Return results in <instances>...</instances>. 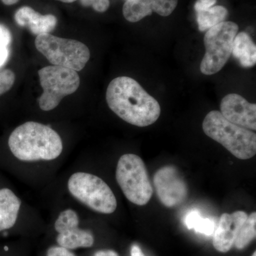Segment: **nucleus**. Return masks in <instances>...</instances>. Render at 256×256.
Wrapping results in <instances>:
<instances>
[{
	"label": "nucleus",
	"mask_w": 256,
	"mask_h": 256,
	"mask_svg": "<svg viewBox=\"0 0 256 256\" xmlns=\"http://www.w3.org/2000/svg\"><path fill=\"white\" fill-rule=\"evenodd\" d=\"M220 114L229 122L256 130V105L238 94H228L220 102Z\"/></svg>",
	"instance_id": "obj_11"
},
{
	"label": "nucleus",
	"mask_w": 256,
	"mask_h": 256,
	"mask_svg": "<svg viewBox=\"0 0 256 256\" xmlns=\"http://www.w3.org/2000/svg\"><path fill=\"white\" fill-rule=\"evenodd\" d=\"M57 1L62 2L64 3H72L77 1V0H57Z\"/></svg>",
	"instance_id": "obj_30"
},
{
	"label": "nucleus",
	"mask_w": 256,
	"mask_h": 256,
	"mask_svg": "<svg viewBox=\"0 0 256 256\" xmlns=\"http://www.w3.org/2000/svg\"><path fill=\"white\" fill-rule=\"evenodd\" d=\"M21 204L20 198L11 190L0 188V232L14 226Z\"/></svg>",
	"instance_id": "obj_14"
},
{
	"label": "nucleus",
	"mask_w": 256,
	"mask_h": 256,
	"mask_svg": "<svg viewBox=\"0 0 256 256\" xmlns=\"http://www.w3.org/2000/svg\"><path fill=\"white\" fill-rule=\"evenodd\" d=\"M217 0H197L194 5V9L196 12L205 11L214 6Z\"/></svg>",
	"instance_id": "obj_25"
},
{
	"label": "nucleus",
	"mask_w": 256,
	"mask_h": 256,
	"mask_svg": "<svg viewBox=\"0 0 256 256\" xmlns=\"http://www.w3.org/2000/svg\"><path fill=\"white\" fill-rule=\"evenodd\" d=\"M84 6H92L98 12H105L110 6L109 0H80Z\"/></svg>",
	"instance_id": "obj_22"
},
{
	"label": "nucleus",
	"mask_w": 256,
	"mask_h": 256,
	"mask_svg": "<svg viewBox=\"0 0 256 256\" xmlns=\"http://www.w3.org/2000/svg\"><path fill=\"white\" fill-rule=\"evenodd\" d=\"M2 2L6 5H13L18 2V0H2Z\"/></svg>",
	"instance_id": "obj_29"
},
{
	"label": "nucleus",
	"mask_w": 256,
	"mask_h": 256,
	"mask_svg": "<svg viewBox=\"0 0 256 256\" xmlns=\"http://www.w3.org/2000/svg\"><path fill=\"white\" fill-rule=\"evenodd\" d=\"M124 18L130 22H138L152 14L146 0H127L122 8Z\"/></svg>",
	"instance_id": "obj_17"
},
{
	"label": "nucleus",
	"mask_w": 256,
	"mask_h": 256,
	"mask_svg": "<svg viewBox=\"0 0 256 256\" xmlns=\"http://www.w3.org/2000/svg\"><path fill=\"white\" fill-rule=\"evenodd\" d=\"M131 256H144L140 248L137 245H133L131 248Z\"/></svg>",
	"instance_id": "obj_28"
},
{
	"label": "nucleus",
	"mask_w": 256,
	"mask_h": 256,
	"mask_svg": "<svg viewBox=\"0 0 256 256\" xmlns=\"http://www.w3.org/2000/svg\"><path fill=\"white\" fill-rule=\"evenodd\" d=\"M154 185L160 202L166 207L178 206L188 196V186L174 166L158 170L154 176Z\"/></svg>",
	"instance_id": "obj_10"
},
{
	"label": "nucleus",
	"mask_w": 256,
	"mask_h": 256,
	"mask_svg": "<svg viewBox=\"0 0 256 256\" xmlns=\"http://www.w3.org/2000/svg\"><path fill=\"white\" fill-rule=\"evenodd\" d=\"M94 256H119V255L114 250H100L96 252Z\"/></svg>",
	"instance_id": "obj_27"
},
{
	"label": "nucleus",
	"mask_w": 256,
	"mask_h": 256,
	"mask_svg": "<svg viewBox=\"0 0 256 256\" xmlns=\"http://www.w3.org/2000/svg\"><path fill=\"white\" fill-rule=\"evenodd\" d=\"M12 41L10 30L4 25L0 24V46H8Z\"/></svg>",
	"instance_id": "obj_24"
},
{
	"label": "nucleus",
	"mask_w": 256,
	"mask_h": 256,
	"mask_svg": "<svg viewBox=\"0 0 256 256\" xmlns=\"http://www.w3.org/2000/svg\"><path fill=\"white\" fill-rule=\"evenodd\" d=\"M15 21L20 26L28 28L33 34L38 36L50 34L57 24V18L52 14L42 15L30 6H22L14 15Z\"/></svg>",
	"instance_id": "obj_13"
},
{
	"label": "nucleus",
	"mask_w": 256,
	"mask_h": 256,
	"mask_svg": "<svg viewBox=\"0 0 256 256\" xmlns=\"http://www.w3.org/2000/svg\"><path fill=\"white\" fill-rule=\"evenodd\" d=\"M106 101L112 112L128 124L146 127L154 124L161 114L158 101L134 79L120 76L110 82Z\"/></svg>",
	"instance_id": "obj_1"
},
{
	"label": "nucleus",
	"mask_w": 256,
	"mask_h": 256,
	"mask_svg": "<svg viewBox=\"0 0 256 256\" xmlns=\"http://www.w3.org/2000/svg\"><path fill=\"white\" fill-rule=\"evenodd\" d=\"M126 1H127V0H126Z\"/></svg>",
	"instance_id": "obj_32"
},
{
	"label": "nucleus",
	"mask_w": 256,
	"mask_h": 256,
	"mask_svg": "<svg viewBox=\"0 0 256 256\" xmlns=\"http://www.w3.org/2000/svg\"><path fill=\"white\" fill-rule=\"evenodd\" d=\"M152 12L162 16H170L178 4V0H146Z\"/></svg>",
	"instance_id": "obj_20"
},
{
	"label": "nucleus",
	"mask_w": 256,
	"mask_h": 256,
	"mask_svg": "<svg viewBox=\"0 0 256 256\" xmlns=\"http://www.w3.org/2000/svg\"><path fill=\"white\" fill-rule=\"evenodd\" d=\"M13 156L24 162L56 159L63 151V142L54 130L40 122H26L15 128L8 140Z\"/></svg>",
	"instance_id": "obj_2"
},
{
	"label": "nucleus",
	"mask_w": 256,
	"mask_h": 256,
	"mask_svg": "<svg viewBox=\"0 0 256 256\" xmlns=\"http://www.w3.org/2000/svg\"><path fill=\"white\" fill-rule=\"evenodd\" d=\"M36 50L53 66L80 72L90 60V50L77 40L44 34L35 40Z\"/></svg>",
	"instance_id": "obj_4"
},
{
	"label": "nucleus",
	"mask_w": 256,
	"mask_h": 256,
	"mask_svg": "<svg viewBox=\"0 0 256 256\" xmlns=\"http://www.w3.org/2000/svg\"><path fill=\"white\" fill-rule=\"evenodd\" d=\"M256 213L252 212L248 216L246 220L239 229L234 245L239 249L245 248L256 238Z\"/></svg>",
	"instance_id": "obj_19"
},
{
	"label": "nucleus",
	"mask_w": 256,
	"mask_h": 256,
	"mask_svg": "<svg viewBox=\"0 0 256 256\" xmlns=\"http://www.w3.org/2000/svg\"><path fill=\"white\" fill-rule=\"evenodd\" d=\"M44 92L38 99V105L44 111L56 108L66 96L70 95L80 86V76L73 69L50 66L38 72Z\"/></svg>",
	"instance_id": "obj_8"
},
{
	"label": "nucleus",
	"mask_w": 256,
	"mask_h": 256,
	"mask_svg": "<svg viewBox=\"0 0 256 256\" xmlns=\"http://www.w3.org/2000/svg\"><path fill=\"white\" fill-rule=\"evenodd\" d=\"M8 46H0V67L2 66L9 58Z\"/></svg>",
	"instance_id": "obj_26"
},
{
	"label": "nucleus",
	"mask_w": 256,
	"mask_h": 256,
	"mask_svg": "<svg viewBox=\"0 0 256 256\" xmlns=\"http://www.w3.org/2000/svg\"><path fill=\"white\" fill-rule=\"evenodd\" d=\"M247 214L242 210L232 214H224L220 216L218 227L214 232L213 245L216 250L226 252L230 250L242 224L246 220Z\"/></svg>",
	"instance_id": "obj_12"
},
{
	"label": "nucleus",
	"mask_w": 256,
	"mask_h": 256,
	"mask_svg": "<svg viewBox=\"0 0 256 256\" xmlns=\"http://www.w3.org/2000/svg\"><path fill=\"white\" fill-rule=\"evenodd\" d=\"M116 180L130 202L144 206L150 200L153 190L146 164L139 156L124 154L118 162Z\"/></svg>",
	"instance_id": "obj_5"
},
{
	"label": "nucleus",
	"mask_w": 256,
	"mask_h": 256,
	"mask_svg": "<svg viewBox=\"0 0 256 256\" xmlns=\"http://www.w3.org/2000/svg\"><path fill=\"white\" fill-rule=\"evenodd\" d=\"M184 224L188 229H194L197 233L210 236L215 230V224L210 218H203L198 210H192L186 215Z\"/></svg>",
	"instance_id": "obj_18"
},
{
	"label": "nucleus",
	"mask_w": 256,
	"mask_h": 256,
	"mask_svg": "<svg viewBox=\"0 0 256 256\" xmlns=\"http://www.w3.org/2000/svg\"><path fill=\"white\" fill-rule=\"evenodd\" d=\"M202 128L208 137L220 143L238 159L248 160L256 156V133L229 122L220 111L208 112Z\"/></svg>",
	"instance_id": "obj_3"
},
{
	"label": "nucleus",
	"mask_w": 256,
	"mask_h": 256,
	"mask_svg": "<svg viewBox=\"0 0 256 256\" xmlns=\"http://www.w3.org/2000/svg\"><path fill=\"white\" fill-rule=\"evenodd\" d=\"M46 256H76L73 252L65 248L57 246L50 248L47 250Z\"/></svg>",
	"instance_id": "obj_23"
},
{
	"label": "nucleus",
	"mask_w": 256,
	"mask_h": 256,
	"mask_svg": "<svg viewBox=\"0 0 256 256\" xmlns=\"http://www.w3.org/2000/svg\"><path fill=\"white\" fill-rule=\"evenodd\" d=\"M252 256H256V252H254Z\"/></svg>",
	"instance_id": "obj_31"
},
{
	"label": "nucleus",
	"mask_w": 256,
	"mask_h": 256,
	"mask_svg": "<svg viewBox=\"0 0 256 256\" xmlns=\"http://www.w3.org/2000/svg\"><path fill=\"white\" fill-rule=\"evenodd\" d=\"M79 218L75 210H64L56 220L54 228L58 235L57 244L68 250L90 248L94 244V237L90 232L80 228Z\"/></svg>",
	"instance_id": "obj_9"
},
{
	"label": "nucleus",
	"mask_w": 256,
	"mask_h": 256,
	"mask_svg": "<svg viewBox=\"0 0 256 256\" xmlns=\"http://www.w3.org/2000/svg\"><path fill=\"white\" fill-rule=\"evenodd\" d=\"M196 15L198 30L204 32L225 22L228 15L226 8L223 6H214L205 11L198 12Z\"/></svg>",
	"instance_id": "obj_16"
},
{
	"label": "nucleus",
	"mask_w": 256,
	"mask_h": 256,
	"mask_svg": "<svg viewBox=\"0 0 256 256\" xmlns=\"http://www.w3.org/2000/svg\"><path fill=\"white\" fill-rule=\"evenodd\" d=\"M68 188L74 198L98 213L110 214L117 208V200L110 186L96 175L74 173L68 178Z\"/></svg>",
	"instance_id": "obj_6"
},
{
	"label": "nucleus",
	"mask_w": 256,
	"mask_h": 256,
	"mask_svg": "<svg viewBox=\"0 0 256 256\" xmlns=\"http://www.w3.org/2000/svg\"><path fill=\"white\" fill-rule=\"evenodd\" d=\"M238 32V24L226 21L207 30L204 38L206 53L200 65L202 74L214 75L222 70L232 54Z\"/></svg>",
	"instance_id": "obj_7"
},
{
	"label": "nucleus",
	"mask_w": 256,
	"mask_h": 256,
	"mask_svg": "<svg viewBox=\"0 0 256 256\" xmlns=\"http://www.w3.org/2000/svg\"><path fill=\"white\" fill-rule=\"evenodd\" d=\"M232 54L244 68H252L256 64V46L252 37L246 32L237 34L234 38Z\"/></svg>",
	"instance_id": "obj_15"
},
{
	"label": "nucleus",
	"mask_w": 256,
	"mask_h": 256,
	"mask_svg": "<svg viewBox=\"0 0 256 256\" xmlns=\"http://www.w3.org/2000/svg\"><path fill=\"white\" fill-rule=\"evenodd\" d=\"M14 82V72L9 69H0V96L10 90Z\"/></svg>",
	"instance_id": "obj_21"
}]
</instances>
